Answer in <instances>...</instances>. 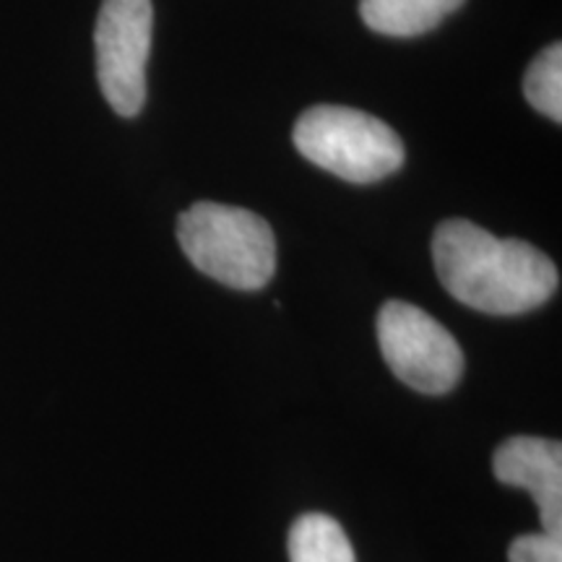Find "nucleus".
I'll list each match as a JSON object with an SVG mask.
<instances>
[{"mask_svg":"<svg viewBox=\"0 0 562 562\" xmlns=\"http://www.w3.org/2000/svg\"><path fill=\"white\" fill-rule=\"evenodd\" d=\"M463 0H360L362 21L385 37H419L461 9Z\"/></svg>","mask_w":562,"mask_h":562,"instance_id":"nucleus-7","label":"nucleus"},{"mask_svg":"<svg viewBox=\"0 0 562 562\" xmlns=\"http://www.w3.org/2000/svg\"><path fill=\"white\" fill-rule=\"evenodd\" d=\"M492 469L503 484L531 492L542 531L562 537V446L558 440L529 435L505 440L495 451Z\"/></svg>","mask_w":562,"mask_h":562,"instance_id":"nucleus-6","label":"nucleus"},{"mask_svg":"<svg viewBox=\"0 0 562 562\" xmlns=\"http://www.w3.org/2000/svg\"><path fill=\"white\" fill-rule=\"evenodd\" d=\"M524 94L544 117L554 123L562 121V45H552L537 55L526 70Z\"/></svg>","mask_w":562,"mask_h":562,"instance_id":"nucleus-9","label":"nucleus"},{"mask_svg":"<svg viewBox=\"0 0 562 562\" xmlns=\"http://www.w3.org/2000/svg\"><path fill=\"white\" fill-rule=\"evenodd\" d=\"M178 243L195 269L232 290H263L277 271L273 229L248 209L193 203L178 220Z\"/></svg>","mask_w":562,"mask_h":562,"instance_id":"nucleus-2","label":"nucleus"},{"mask_svg":"<svg viewBox=\"0 0 562 562\" xmlns=\"http://www.w3.org/2000/svg\"><path fill=\"white\" fill-rule=\"evenodd\" d=\"M440 284L453 300L490 315H524L558 292V269L524 240H501L474 222H442L432 237Z\"/></svg>","mask_w":562,"mask_h":562,"instance_id":"nucleus-1","label":"nucleus"},{"mask_svg":"<svg viewBox=\"0 0 562 562\" xmlns=\"http://www.w3.org/2000/svg\"><path fill=\"white\" fill-rule=\"evenodd\" d=\"M508 562H562V537L558 533H524L508 550Z\"/></svg>","mask_w":562,"mask_h":562,"instance_id":"nucleus-10","label":"nucleus"},{"mask_svg":"<svg viewBox=\"0 0 562 562\" xmlns=\"http://www.w3.org/2000/svg\"><path fill=\"white\" fill-rule=\"evenodd\" d=\"M290 562H357V554L339 521L307 513L290 529Z\"/></svg>","mask_w":562,"mask_h":562,"instance_id":"nucleus-8","label":"nucleus"},{"mask_svg":"<svg viewBox=\"0 0 562 562\" xmlns=\"http://www.w3.org/2000/svg\"><path fill=\"white\" fill-rule=\"evenodd\" d=\"M378 344L383 360L409 389L440 396L463 375L459 341L432 315L409 302L391 300L378 313Z\"/></svg>","mask_w":562,"mask_h":562,"instance_id":"nucleus-4","label":"nucleus"},{"mask_svg":"<svg viewBox=\"0 0 562 562\" xmlns=\"http://www.w3.org/2000/svg\"><path fill=\"white\" fill-rule=\"evenodd\" d=\"M151 32V0H102L94 30L97 76L104 100L121 117H136L146 102Z\"/></svg>","mask_w":562,"mask_h":562,"instance_id":"nucleus-5","label":"nucleus"},{"mask_svg":"<svg viewBox=\"0 0 562 562\" xmlns=\"http://www.w3.org/2000/svg\"><path fill=\"white\" fill-rule=\"evenodd\" d=\"M292 138L302 157L355 186L389 178L404 165V144L391 125L339 104L302 112Z\"/></svg>","mask_w":562,"mask_h":562,"instance_id":"nucleus-3","label":"nucleus"}]
</instances>
